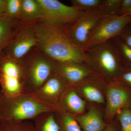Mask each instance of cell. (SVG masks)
<instances>
[{
  "instance_id": "obj_1",
  "label": "cell",
  "mask_w": 131,
  "mask_h": 131,
  "mask_svg": "<svg viewBox=\"0 0 131 131\" xmlns=\"http://www.w3.org/2000/svg\"><path fill=\"white\" fill-rule=\"evenodd\" d=\"M39 51L57 63H83L87 60L84 49L75 44L68 35L66 27L32 24Z\"/></svg>"
},
{
  "instance_id": "obj_2",
  "label": "cell",
  "mask_w": 131,
  "mask_h": 131,
  "mask_svg": "<svg viewBox=\"0 0 131 131\" xmlns=\"http://www.w3.org/2000/svg\"><path fill=\"white\" fill-rule=\"evenodd\" d=\"M54 109L38 100L34 95L24 92L8 97L0 93V122H20L33 119L40 114Z\"/></svg>"
},
{
  "instance_id": "obj_3",
  "label": "cell",
  "mask_w": 131,
  "mask_h": 131,
  "mask_svg": "<svg viewBox=\"0 0 131 131\" xmlns=\"http://www.w3.org/2000/svg\"><path fill=\"white\" fill-rule=\"evenodd\" d=\"M87 64L110 82L119 77L124 68L115 38L89 49H84Z\"/></svg>"
},
{
  "instance_id": "obj_4",
  "label": "cell",
  "mask_w": 131,
  "mask_h": 131,
  "mask_svg": "<svg viewBox=\"0 0 131 131\" xmlns=\"http://www.w3.org/2000/svg\"><path fill=\"white\" fill-rule=\"evenodd\" d=\"M34 54L25 57L20 62L24 92L32 94L37 91L54 73L56 63L39 51Z\"/></svg>"
},
{
  "instance_id": "obj_5",
  "label": "cell",
  "mask_w": 131,
  "mask_h": 131,
  "mask_svg": "<svg viewBox=\"0 0 131 131\" xmlns=\"http://www.w3.org/2000/svg\"><path fill=\"white\" fill-rule=\"evenodd\" d=\"M42 9L38 23L46 25L65 27L73 25L87 12L72 6H67L57 0H37Z\"/></svg>"
},
{
  "instance_id": "obj_6",
  "label": "cell",
  "mask_w": 131,
  "mask_h": 131,
  "mask_svg": "<svg viewBox=\"0 0 131 131\" xmlns=\"http://www.w3.org/2000/svg\"><path fill=\"white\" fill-rule=\"evenodd\" d=\"M130 23L131 16L112 15L104 16L92 32L84 49L104 43L117 37L124 27Z\"/></svg>"
},
{
  "instance_id": "obj_7",
  "label": "cell",
  "mask_w": 131,
  "mask_h": 131,
  "mask_svg": "<svg viewBox=\"0 0 131 131\" xmlns=\"http://www.w3.org/2000/svg\"><path fill=\"white\" fill-rule=\"evenodd\" d=\"M0 93L8 97L24 93L23 71L20 63L7 57L0 60Z\"/></svg>"
},
{
  "instance_id": "obj_8",
  "label": "cell",
  "mask_w": 131,
  "mask_h": 131,
  "mask_svg": "<svg viewBox=\"0 0 131 131\" xmlns=\"http://www.w3.org/2000/svg\"><path fill=\"white\" fill-rule=\"evenodd\" d=\"M106 15L102 9L88 13L73 25L66 27V32L75 44L84 49L92 32Z\"/></svg>"
},
{
  "instance_id": "obj_9",
  "label": "cell",
  "mask_w": 131,
  "mask_h": 131,
  "mask_svg": "<svg viewBox=\"0 0 131 131\" xmlns=\"http://www.w3.org/2000/svg\"><path fill=\"white\" fill-rule=\"evenodd\" d=\"M6 47L8 57L20 63L33 48L37 39L32 25L20 27Z\"/></svg>"
},
{
  "instance_id": "obj_10",
  "label": "cell",
  "mask_w": 131,
  "mask_h": 131,
  "mask_svg": "<svg viewBox=\"0 0 131 131\" xmlns=\"http://www.w3.org/2000/svg\"><path fill=\"white\" fill-rule=\"evenodd\" d=\"M105 119L110 122L120 110L130 104L131 95L124 84L117 80L107 83L106 87Z\"/></svg>"
},
{
  "instance_id": "obj_11",
  "label": "cell",
  "mask_w": 131,
  "mask_h": 131,
  "mask_svg": "<svg viewBox=\"0 0 131 131\" xmlns=\"http://www.w3.org/2000/svg\"><path fill=\"white\" fill-rule=\"evenodd\" d=\"M54 72L63 79L68 86L71 87L76 86L88 78L97 73L87 64L79 62H56Z\"/></svg>"
},
{
  "instance_id": "obj_12",
  "label": "cell",
  "mask_w": 131,
  "mask_h": 131,
  "mask_svg": "<svg viewBox=\"0 0 131 131\" xmlns=\"http://www.w3.org/2000/svg\"><path fill=\"white\" fill-rule=\"evenodd\" d=\"M68 87L63 79L54 72L32 94L39 100L51 107L54 110V107Z\"/></svg>"
},
{
  "instance_id": "obj_13",
  "label": "cell",
  "mask_w": 131,
  "mask_h": 131,
  "mask_svg": "<svg viewBox=\"0 0 131 131\" xmlns=\"http://www.w3.org/2000/svg\"><path fill=\"white\" fill-rule=\"evenodd\" d=\"M106 82L101 75L96 73L74 87L80 95L90 102L104 104L105 99L101 89L106 85Z\"/></svg>"
},
{
  "instance_id": "obj_14",
  "label": "cell",
  "mask_w": 131,
  "mask_h": 131,
  "mask_svg": "<svg viewBox=\"0 0 131 131\" xmlns=\"http://www.w3.org/2000/svg\"><path fill=\"white\" fill-rule=\"evenodd\" d=\"M86 103L75 87L68 86L54 107V110H60L76 116L83 113Z\"/></svg>"
},
{
  "instance_id": "obj_15",
  "label": "cell",
  "mask_w": 131,
  "mask_h": 131,
  "mask_svg": "<svg viewBox=\"0 0 131 131\" xmlns=\"http://www.w3.org/2000/svg\"><path fill=\"white\" fill-rule=\"evenodd\" d=\"M74 117L83 131H103L107 125L101 111L93 106H90L86 112Z\"/></svg>"
},
{
  "instance_id": "obj_16",
  "label": "cell",
  "mask_w": 131,
  "mask_h": 131,
  "mask_svg": "<svg viewBox=\"0 0 131 131\" xmlns=\"http://www.w3.org/2000/svg\"><path fill=\"white\" fill-rule=\"evenodd\" d=\"M42 15V9L37 0H22L19 18L25 25L39 22Z\"/></svg>"
},
{
  "instance_id": "obj_17",
  "label": "cell",
  "mask_w": 131,
  "mask_h": 131,
  "mask_svg": "<svg viewBox=\"0 0 131 131\" xmlns=\"http://www.w3.org/2000/svg\"><path fill=\"white\" fill-rule=\"evenodd\" d=\"M32 131H61L54 111L40 114L33 119Z\"/></svg>"
},
{
  "instance_id": "obj_18",
  "label": "cell",
  "mask_w": 131,
  "mask_h": 131,
  "mask_svg": "<svg viewBox=\"0 0 131 131\" xmlns=\"http://www.w3.org/2000/svg\"><path fill=\"white\" fill-rule=\"evenodd\" d=\"M14 23L6 15L0 16V55L13 37Z\"/></svg>"
},
{
  "instance_id": "obj_19",
  "label": "cell",
  "mask_w": 131,
  "mask_h": 131,
  "mask_svg": "<svg viewBox=\"0 0 131 131\" xmlns=\"http://www.w3.org/2000/svg\"><path fill=\"white\" fill-rule=\"evenodd\" d=\"M61 131H82L74 115L60 110H54Z\"/></svg>"
},
{
  "instance_id": "obj_20",
  "label": "cell",
  "mask_w": 131,
  "mask_h": 131,
  "mask_svg": "<svg viewBox=\"0 0 131 131\" xmlns=\"http://www.w3.org/2000/svg\"><path fill=\"white\" fill-rule=\"evenodd\" d=\"M104 0H71L72 6L81 11L89 13L101 9Z\"/></svg>"
},
{
  "instance_id": "obj_21",
  "label": "cell",
  "mask_w": 131,
  "mask_h": 131,
  "mask_svg": "<svg viewBox=\"0 0 131 131\" xmlns=\"http://www.w3.org/2000/svg\"><path fill=\"white\" fill-rule=\"evenodd\" d=\"M121 61L123 67L131 68V47L118 37H114Z\"/></svg>"
},
{
  "instance_id": "obj_22",
  "label": "cell",
  "mask_w": 131,
  "mask_h": 131,
  "mask_svg": "<svg viewBox=\"0 0 131 131\" xmlns=\"http://www.w3.org/2000/svg\"><path fill=\"white\" fill-rule=\"evenodd\" d=\"M34 125L28 121L0 122V131H32Z\"/></svg>"
},
{
  "instance_id": "obj_23",
  "label": "cell",
  "mask_w": 131,
  "mask_h": 131,
  "mask_svg": "<svg viewBox=\"0 0 131 131\" xmlns=\"http://www.w3.org/2000/svg\"><path fill=\"white\" fill-rule=\"evenodd\" d=\"M22 0H7L6 15L10 18H19Z\"/></svg>"
},
{
  "instance_id": "obj_24",
  "label": "cell",
  "mask_w": 131,
  "mask_h": 131,
  "mask_svg": "<svg viewBox=\"0 0 131 131\" xmlns=\"http://www.w3.org/2000/svg\"><path fill=\"white\" fill-rule=\"evenodd\" d=\"M117 114L122 131H131V110L125 108L120 110Z\"/></svg>"
},
{
  "instance_id": "obj_25",
  "label": "cell",
  "mask_w": 131,
  "mask_h": 131,
  "mask_svg": "<svg viewBox=\"0 0 131 131\" xmlns=\"http://www.w3.org/2000/svg\"><path fill=\"white\" fill-rule=\"evenodd\" d=\"M121 0H104L101 9L108 15H118Z\"/></svg>"
},
{
  "instance_id": "obj_26",
  "label": "cell",
  "mask_w": 131,
  "mask_h": 131,
  "mask_svg": "<svg viewBox=\"0 0 131 131\" xmlns=\"http://www.w3.org/2000/svg\"><path fill=\"white\" fill-rule=\"evenodd\" d=\"M117 37L131 47V23L127 25Z\"/></svg>"
},
{
  "instance_id": "obj_27",
  "label": "cell",
  "mask_w": 131,
  "mask_h": 131,
  "mask_svg": "<svg viewBox=\"0 0 131 131\" xmlns=\"http://www.w3.org/2000/svg\"><path fill=\"white\" fill-rule=\"evenodd\" d=\"M116 80L123 84L131 86V68H124L122 73Z\"/></svg>"
},
{
  "instance_id": "obj_28",
  "label": "cell",
  "mask_w": 131,
  "mask_h": 131,
  "mask_svg": "<svg viewBox=\"0 0 131 131\" xmlns=\"http://www.w3.org/2000/svg\"><path fill=\"white\" fill-rule=\"evenodd\" d=\"M131 7V0H121L118 15L121 16Z\"/></svg>"
},
{
  "instance_id": "obj_29",
  "label": "cell",
  "mask_w": 131,
  "mask_h": 131,
  "mask_svg": "<svg viewBox=\"0 0 131 131\" xmlns=\"http://www.w3.org/2000/svg\"><path fill=\"white\" fill-rule=\"evenodd\" d=\"M7 4V0H0V16L6 14Z\"/></svg>"
},
{
  "instance_id": "obj_30",
  "label": "cell",
  "mask_w": 131,
  "mask_h": 131,
  "mask_svg": "<svg viewBox=\"0 0 131 131\" xmlns=\"http://www.w3.org/2000/svg\"><path fill=\"white\" fill-rule=\"evenodd\" d=\"M103 131H117L116 128L112 124H107L106 126Z\"/></svg>"
},
{
  "instance_id": "obj_31",
  "label": "cell",
  "mask_w": 131,
  "mask_h": 131,
  "mask_svg": "<svg viewBox=\"0 0 131 131\" xmlns=\"http://www.w3.org/2000/svg\"><path fill=\"white\" fill-rule=\"evenodd\" d=\"M121 16H131V7Z\"/></svg>"
}]
</instances>
